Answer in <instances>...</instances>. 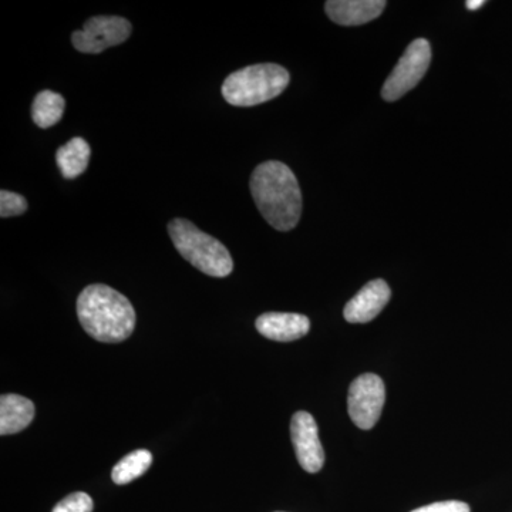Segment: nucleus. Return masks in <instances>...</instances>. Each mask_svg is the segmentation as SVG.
Returning a JSON list of instances; mask_svg holds the SVG:
<instances>
[{"label":"nucleus","instance_id":"nucleus-1","mask_svg":"<svg viewBox=\"0 0 512 512\" xmlns=\"http://www.w3.org/2000/svg\"><path fill=\"white\" fill-rule=\"evenodd\" d=\"M256 207L271 227L291 231L302 214V192L291 168L279 161L259 164L251 175Z\"/></svg>","mask_w":512,"mask_h":512},{"label":"nucleus","instance_id":"nucleus-2","mask_svg":"<svg viewBox=\"0 0 512 512\" xmlns=\"http://www.w3.org/2000/svg\"><path fill=\"white\" fill-rule=\"evenodd\" d=\"M80 325L97 342L120 343L136 328V311L126 296L107 285H90L77 298Z\"/></svg>","mask_w":512,"mask_h":512},{"label":"nucleus","instance_id":"nucleus-3","mask_svg":"<svg viewBox=\"0 0 512 512\" xmlns=\"http://www.w3.org/2000/svg\"><path fill=\"white\" fill-rule=\"evenodd\" d=\"M291 82L285 67L274 63L254 64L229 74L221 93L235 107H252L274 100Z\"/></svg>","mask_w":512,"mask_h":512},{"label":"nucleus","instance_id":"nucleus-4","mask_svg":"<svg viewBox=\"0 0 512 512\" xmlns=\"http://www.w3.org/2000/svg\"><path fill=\"white\" fill-rule=\"evenodd\" d=\"M168 234L185 261L212 278H225L234 269L227 247L217 238L205 234L191 221L177 218L168 224Z\"/></svg>","mask_w":512,"mask_h":512},{"label":"nucleus","instance_id":"nucleus-5","mask_svg":"<svg viewBox=\"0 0 512 512\" xmlns=\"http://www.w3.org/2000/svg\"><path fill=\"white\" fill-rule=\"evenodd\" d=\"M430 62V43L426 39L413 40L404 52L402 59L394 67L392 74L384 82L383 99L396 101L413 90L429 70Z\"/></svg>","mask_w":512,"mask_h":512},{"label":"nucleus","instance_id":"nucleus-6","mask_svg":"<svg viewBox=\"0 0 512 512\" xmlns=\"http://www.w3.org/2000/svg\"><path fill=\"white\" fill-rule=\"evenodd\" d=\"M131 32V23L120 16H94L84 23L82 30L73 33L72 45L80 53L99 55L126 42Z\"/></svg>","mask_w":512,"mask_h":512},{"label":"nucleus","instance_id":"nucleus-7","mask_svg":"<svg viewBox=\"0 0 512 512\" xmlns=\"http://www.w3.org/2000/svg\"><path fill=\"white\" fill-rule=\"evenodd\" d=\"M386 389L383 380L373 373L357 377L350 384L348 412L359 429L370 430L376 426L382 414Z\"/></svg>","mask_w":512,"mask_h":512},{"label":"nucleus","instance_id":"nucleus-8","mask_svg":"<svg viewBox=\"0 0 512 512\" xmlns=\"http://www.w3.org/2000/svg\"><path fill=\"white\" fill-rule=\"evenodd\" d=\"M291 437L299 466L306 473L315 474L325 464V451L319 440L318 424L312 414L298 412L291 421Z\"/></svg>","mask_w":512,"mask_h":512},{"label":"nucleus","instance_id":"nucleus-9","mask_svg":"<svg viewBox=\"0 0 512 512\" xmlns=\"http://www.w3.org/2000/svg\"><path fill=\"white\" fill-rule=\"evenodd\" d=\"M392 291L383 279L369 282L363 286L355 298L346 303L345 319L349 323H367L376 318L386 308L390 301Z\"/></svg>","mask_w":512,"mask_h":512},{"label":"nucleus","instance_id":"nucleus-10","mask_svg":"<svg viewBox=\"0 0 512 512\" xmlns=\"http://www.w3.org/2000/svg\"><path fill=\"white\" fill-rule=\"evenodd\" d=\"M256 330L266 339L293 342L308 335L311 320L299 313L268 312L256 319Z\"/></svg>","mask_w":512,"mask_h":512},{"label":"nucleus","instance_id":"nucleus-11","mask_svg":"<svg viewBox=\"0 0 512 512\" xmlns=\"http://www.w3.org/2000/svg\"><path fill=\"white\" fill-rule=\"evenodd\" d=\"M386 5L382 0H329L325 10L338 25L359 26L379 18Z\"/></svg>","mask_w":512,"mask_h":512},{"label":"nucleus","instance_id":"nucleus-12","mask_svg":"<svg viewBox=\"0 0 512 512\" xmlns=\"http://www.w3.org/2000/svg\"><path fill=\"white\" fill-rule=\"evenodd\" d=\"M35 417V404L19 394H3L0 397V434L20 433Z\"/></svg>","mask_w":512,"mask_h":512},{"label":"nucleus","instance_id":"nucleus-13","mask_svg":"<svg viewBox=\"0 0 512 512\" xmlns=\"http://www.w3.org/2000/svg\"><path fill=\"white\" fill-rule=\"evenodd\" d=\"M90 154L92 150L86 140L80 137L72 138L69 143L57 150L56 163L59 165L60 173L67 180L80 177L89 167Z\"/></svg>","mask_w":512,"mask_h":512},{"label":"nucleus","instance_id":"nucleus-14","mask_svg":"<svg viewBox=\"0 0 512 512\" xmlns=\"http://www.w3.org/2000/svg\"><path fill=\"white\" fill-rule=\"evenodd\" d=\"M64 107H66V101L62 94L52 92V90H43L33 101L32 119L37 127H53L62 120Z\"/></svg>","mask_w":512,"mask_h":512},{"label":"nucleus","instance_id":"nucleus-15","mask_svg":"<svg viewBox=\"0 0 512 512\" xmlns=\"http://www.w3.org/2000/svg\"><path fill=\"white\" fill-rule=\"evenodd\" d=\"M151 464H153V454L150 451H133L121 458L119 463L114 466L111 478H113L114 484L126 485L146 474Z\"/></svg>","mask_w":512,"mask_h":512},{"label":"nucleus","instance_id":"nucleus-16","mask_svg":"<svg viewBox=\"0 0 512 512\" xmlns=\"http://www.w3.org/2000/svg\"><path fill=\"white\" fill-rule=\"evenodd\" d=\"M28 211V201L16 192H0V215L2 218L18 217Z\"/></svg>","mask_w":512,"mask_h":512},{"label":"nucleus","instance_id":"nucleus-17","mask_svg":"<svg viewBox=\"0 0 512 512\" xmlns=\"http://www.w3.org/2000/svg\"><path fill=\"white\" fill-rule=\"evenodd\" d=\"M93 500L89 494L73 493L63 498L52 512H92Z\"/></svg>","mask_w":512,"mask_h":512},{"label":"nucleus","instance_id":"nucleus-18","mask_svg":"<svg viewBox=\"0 0 512 512\" xmlns=\"http://www.w3.org/2000/svg\"><path fill=\"white\" fill-rule=\"evenodd\" d=\"M410 512H471V510L470 505L463 503V501L450 500L424 505V507Z\"/></svg>","mask_w":512,"mask_h":512},{"label":"nucleus","instance_id":"nucleus-19","mask_svg":"<svg viewBox=\"0 0 512 512\" xmlns=\"http://www.w3.org/2000/svg\"><path fill=\"white\" fill-rule=\"evenodd\" d=\"M484 3V0H468V2H466V6L467 9L477 10L480 9L481 6H484Z\"/></svg>","mask_w":512,"mask_h":512},{"label":"nucleus","instance_id":"nucleus-20","mask_svg":"<svg viewBox=\"0 0 512 512\" xmlns=\"http://www.w3.org/2000/svg\"><path fill=\"white\" fill-rule=\"evenodd\" d=\"M278 512H281V511H278Z\"/></svg>","mask_w":512,"mask_h":512}]
</instances>
